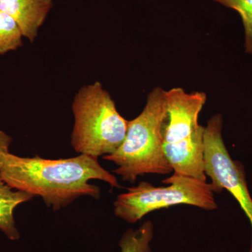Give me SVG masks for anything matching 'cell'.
<instances>
[{
  "instance_id": "10",
  "label": "cell",
  "mask_w": 252,
  "mask_h": 252,
  "mask_svg": "<svg viewBox=\"0 0 252 252\" xmlns=\"http://www.w3.org/2000/svg\"><path fill=\"white\" fill-rule=\"evenodd\" d=\"M23 37L22 32L14 18L0 10V56L22 46Z\"/></svg>"
},
{
  "instance_id": "1",
  "label": "cell",
  "mask_w": 252,
  "mask_h": 252,
  "mask_svg": "<svg viewBox=\"0 0 252 252\" xmlns=\"http://www.w3.org/2000/svg\"><path fill=\"white\" fill-rule=\"evenodd\" d=\"M0 176L11 188L40 197L54 211L81 197L100 198V188L89 183L91 180L103 181L112 188L121 187L115 175L106 170L98 158L84 154L54 160L9 152L0 167Z\"/></svg>"
},
{
  "instance_id": "3",
  "label": "cell",
  "mask_w": 252,
  "mask_h": 252,
  "mask_svg": "<svg viewBox=\"0 0 252 252\" xmlns=\"http://www.w3.org/2000/svg\"><path fill=\"white\" fill-rule=\"evenodd\" d=\"M205 93L187 94L182 88L166 91L167 118L163 132V150L173 169L180 175L207 182L204 135L198 117L206 102Z\"/></svg>"
},
{
  "instance_id": "4",
  "label": "cell",
  "mask_w": 252,
  "mask_h": 252,
  "mask_svg": "<svg viewBox=\"0 0 252 252\" xmlns=\"http://www.w3.org/2000/svg\"><path fill=\"white\" fill-rule=\"evenodd\" d=\"M74 125L72 148L79 154L98 158L112 155L126 138L128 122L98 81L81 88L72 102Z\"/></svg>"
},
{
  "instance_id": "2",
  "label": "cell",
  "mask_w": 252,
  "mask_h": 252,
  "mask_svg": "<svg viewBox=\"0 0 252 252\" xmlns=\"http://www.w3.org/2000/svg\"><path fill=\"white\" fill-rule=\"evenodd\" d=\"M167 118L166 91L155 88L142 113L128 122L122 146L112 155L103 157L117 165L113 172L123 181L134 183L140 176L173 172L163 150Z\"/></svg>"
},
{
  "instance_id": "12",
  "label": "cell",
  "mask_w": 252,
  "mask_h": 252,
  "mask_svg": "<svg viewBox=\"0 0 252 252\" xmlns=\"http://www.w3.org/2000/svg\"><path fill=\"white\" fill-rule=\"evenodd\" d=\"M12 141L11 136L0 129V167L4 162L6 154L9 153V147Z\"/></svg>"
},
{
  "instance_id": "9",
  "label": "cell",
  "mask_w": 252,
  "mask_h": 252,
  "mask_svg": "<svg viewBox=\"0 0 252 252\" xmlns=\"http://www.w3.org/2000/svg\"><path fill=\"white\" fill-rule=\"evenodd\" d=\"M154 236L152 221L145 222L139 229H129L121 239L119 246L122 252H152L149 243Z\"/></svg>"
},
{
  "instance_id": "6",
  "label": "cell",
  "mask_w": 252,
  "mask_h": 252,
  "mask_svg": "<svg viewBox=\"0 0 252 252\" xmlns=\"http://www.w3.org/2000/svg\"><path fill=\"white\" fill-rule=\"evenodd\" d=\"M223 118L220 114L212 117L207 123L204 135L205 172L211 180L214 193L224 189L237 200L250 220L252 229V198L249 191L246 173L243 163L233 160L223 137ZM252 252V235L250 251Z\"/></svg>"
},
{
  "instance_id": "8",
  "label": "cell",
  "mask_w": 252,
  "mask_h": 252,
  "mask_svg": "<svg viewBox=\"0 0 252 252\" xmlns=\"http://www.w3.org/2000/svg\"><path fill=\"white\" fill-rule=\"evenodd\" d=\"M27 192L11 188L0 176V230L9 240H17L21 237L15 220V209L33 198Z\"/></svg>"
},
{
  "instance_id": "5",
  "label": "cell",
  "mask_w": 252,
  "mask_h": 252,
  "mask_svg": "<svg viewBox=\"0 0 252 252\" xmlns=\"http://www.w3.org/2000/svg\"><path fill=\"white\" fill-rule=\"evenodd\" d=\"M162 183L167 187H156L143 181L118 195L114 203L116 216L134 223L150 212L174 205H193L210 211L218 207L207 182L174 172Z\"/></svg>"
},
{
  "instance_id": "7",
  "label": "cell",
  "mask_w": 252,
  "mask_h": 252,
  "mask_svg": "<svg viewBox=\"0 0 252 252\" xmlns=\"http://www.w3.org/2000/svg\"><path fill=\"white\" fill-rule=\"evenodd\" d=\"M53 7L52 0H0V10L18 23L23 37L35 40Z\"/></svg>"
},
{
  "instance_id": "11",
  "label": "cell",
  "mask_w": 252,
  "mask_h": 252,
  "mask_svg": "<svg viewBox=\"0 0 252 252\" xmlns=\"http://www.w3.org/2000/svg\"><path fill=\"white\" fill-rule=\"evenodd\" d=\"M240 15L245 31V49L252 54V0H213Z\"/></svg>"
}]
</instances>
